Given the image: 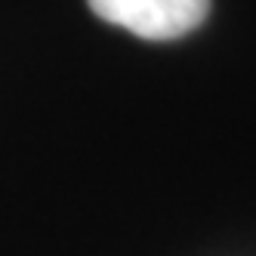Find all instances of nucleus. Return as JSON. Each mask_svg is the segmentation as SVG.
<instances>
[{
  "label": "nucleus",
  "mask_w": 256,
  "mask_h": 256,
  "mask_svg": "<svg viewBox=\"0 0 256 256\" xmlns=\"http://www.w3.org/2000/svg\"><path fill=\"white\" fill-rule=\"evenodd\" d=\"M102 22L142 40H176L194 31L210 12V0H86Z\"/></svg>",
  "instance_id": "f257e3e1"
}]
</instances>
